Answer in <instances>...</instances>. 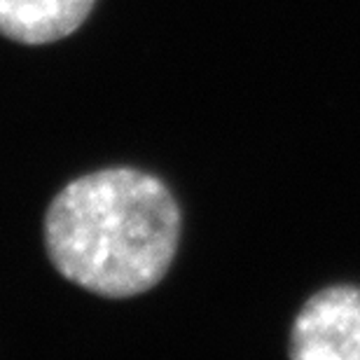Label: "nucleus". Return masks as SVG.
I'll list each match as a JSON object with an SVG mask.
<instances>
[{
	"mask_svg": "<svg viewBox=\"0 0 360 360\" xmlns=\"http://www.w3.org/2000/svg\"><path fill=\"white\" fill-rule=\"evenodd\" d=\"M180 227L178 201L160 178L115 167L70 180L56 194L45 215V246L70 283L124 300L167 276Z\"/></svg>",
	"mask_w": 360,
	"mask_h": 360,
	"instance_id": "obj_1",
	"label": "nucleus"
},
{
	"mask_svg": "<svg viewBox=\"0 0 360 360\" xmlns=\"http://www.w3.org/2000/svg\"><path fill=\"white\" fill-rule=\"evenodd\" d=\"M295 360H360V288L333 285L302 307L290 333Z\"/></svg>",
	"mask_w": 360,
	"mask_h": 360,
	"instance_id": "obj_2",
	"label": "nucleus"
},
{
	"mask_svg": "<svg viewBox=\"0 0 360 360\" xmlns=\"http://www.w3.org/2000/svg\"><path fill=\"white\" fill-rule=\"evenodd\" d=\"M94 0H0V35L24 45L68 38L89 17Z\"/></svg>",
	"mask_w": 360,
	"mask_h": 360,
	"instance_id": "obj_3",
	"label": "nucleus"
}]
</instances>
